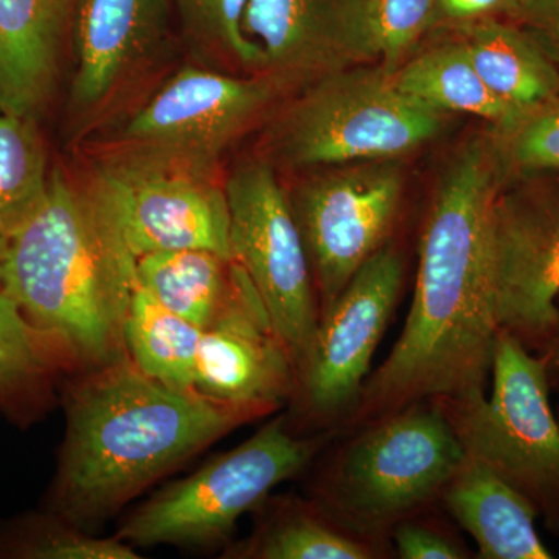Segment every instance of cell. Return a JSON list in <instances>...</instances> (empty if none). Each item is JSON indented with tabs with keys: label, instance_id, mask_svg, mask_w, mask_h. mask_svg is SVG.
<instances>
[{
	"label": "cell",
	"instance_id": "cell-8",
	"mask_svg": "<svg viewBox=\"0 0 559 559\" xmlns=\"http://www.w3.org/2000/svg\"><path fill=\"white\" fill-rule=\"evenodd\" d=\"M406 263L395 241L382 248L349 280L320 316L286 414L290 428L314 432L345 429L370 377L371 359L399 305Z\"/></svg>",
	"mask_w": 559,
	"mask_h": 559
},
{
	"label": "cell",
	"instance_id": "cell-16",
	"mask_svg": "<svg viewBox=\"0 0 559 559\" xmlns=\"http://www.w3.org/2000/svg\"><path fill=\"white\" fill-rule=\"evenodd\" d=\"M241 28L285 90L378 62L369 0H248Z\"/></svg>",
	"mask_w": 559,
	"mask_h": 559
},
{
	"label": "cell",
	"instance_id": "cell-5",
	"mask_svg": "<svg viewBox=\"0 0 559 559\" xmlns=\"http://www.w3.org/2000/svg\"><path fill=\"white\" fill-rule=\"evenodd\" d=\"M299 91L267 131L264 160L272 167L401 159L443 128V114L400 91L380 62L330 73Z\"/></svg>",
	"mask_w": 559,
	"mask_h": 559
},
{
	"label": "cell",
	"instance_id": "cell-20",
	"mask_svg": "<svg viewBox=\"0 0 559 559\" xmlns=\"http://www.w3.org/2000/svg\"><path fill=\"white\" fill-rule=\"evenodd\" d=\"M393 80L400 91L430 109L487 120L495 134L513 130L530 114L489 90L459 36L412 55L393 72Z\"/></svg>",
	"mask_w": 559,
	"mask_h": 559
},
{
	"label": "cell",
	"instance_id": "cell-14",
	"mask_svg": "<svg viewBox=\"0 0 559 559\" xmlns=\"http://www.w3.org/2000/svg\"><path fill=\"white\" fill-rule=\"evenodd\" d=\"M171 9V0H76L72 130L90 134L159 60L170 40Z\"/></svg>",
	"mask_w": 559,
	"mask_h": 559
},
{
	"label": "cell",
	"instance_id": "cell-23",
	"mask_svg": "<svg viewBox=\"0 0 559 559\" xmlns=\"http://www.w3.org/2000/svg\"><path fill=\"white\" fill-rule=\"evenodd\" d=\"M202 330L135 285L124 325V347L135 367L170 388L193 390Z\"/></svg>",
	"mask_w": 559,
	"mask_h": 559
},
{
	"label": "cell",
	"instance_id": "cell-6",
	"mask_svg": "<svg viewBox=\"0 0 559 559\" xmlns=\"http://www.w3.org/2000/svg\"><path fill=\"white\" fill-rule=\"evenodd\" d=\"M334 436L299 433L280 415L240 447L146 500L116 536L132 547L218 546L242 514L259 510L272 489L304 473Z\"/></svg>",
	"mask_w": 559,
	"mask_h": 559
},
{
	"label": "cell",
	"instance_id": "cell-15",
	"mask_svg": "<svg viewBox=\"0 0 559 559\" xmlns=\"http://www.w3.org/2000/svg\"><path fill=\"white\" fill-rule=\"evenodd\" d=\"M297 369L272 325L259 290L234 261V290L218 318L202 330L194 392L219 403L274 414L290 403Z\"/></svg>",
	"mask_w": 559,
	"mask_h": 559
},
{
	"label": "cell",
	"instance_id": "cell-7",
	"mask_svg": "<svg viewBox=\"0 0 559 559\" xmlns=\"http://www.w3.org/2000/svg\"><path fill=\"white\" fill-rule=\"evenodd\" d=\"M491 393L439 400L460 447L532 503L559 535V419L550 403L544 355L499 330Z\"/></svg>",
	"mask_w": 559,
	"mask_h": 559
},
{
	"label": "cell",
	"instance_id": "cell-9",
	"mask_svg": "<svg viewBox=\"0 0 559 559\" xmlns=\"http://www.w3.org/2000/svg\"><path fill=\"white\" fill-rule=\"evenodd\" d=\"M231 261L259 290L296 369L310 352L320 320L318 290L288 193L270 162L238 165L224 180Z\"/></svg>",
	"mask_w": 559,
	"mask_h": 559
},
{
	"label": "cell",
	"instance_id": "cell-31",
	"mask_svg": "<svg viewBox=\"0 0 559 559\" xmlns=\"http://www.w3.org/2000/svg\"><path fill=\"white\" fill-rule=\"evenodd\" d=\"M509 20L538 40L559 68V0H522Z\"/></svg>",
	"mask_w": 559,
	"mask_h": 559
},
{
	"label": "cell",
	"instance_id": "cell-28",
	"mask_svg": "<svg viewBox=\"0 0 559 559\" xmlns=\"http://www.w3.org/2000/svg\"><path fill=\"white\" fill-rule=\"evenodd\" d=\"M503 183L559 175V103L530 112L503 134H492Z\"/></svg>",
	"mask_w": 559,
	"mask_h": 559
},
{
	"label": "cell",
	"instance_id": "cell-17",
	"mask_svg": "<svg viewBox=\"0 0 559 559\" xmlns=\"http://www.w3.org/2000/svg\"><path fill=\"white\" fill-rule=\"evenodd\" d=\"M76 0H0V114L38 119L60 81Z\"/></svg>",
	"mask_w": 559,
	"mask_h": 559
},
{
	"label": "cell",
	"instance_id": "cell-18",
	"mask_svg": "<svg viewBox=\"0 0 559 559\" xmlns=\"http://www.w3.org/2000/svg\"><path fill=\"white\" fill-rule=\"evenodd\" d=\"M439 506L476 540L480 559H550L532 503L484 463L465 455Z\"/></svg>",
	"mask_w": 559,
	"mask_h": 559
},
{
	"label": "cell",
	"instance_id": "cell-4",
	"mask_svg": "<svg viewBox=\"0 0 559 559\" xmlns=\"http://www.w3.org/2000/svg\"><path fill=\"white\" fill-rule=\"evenodd\" d=\"M348 432L320 471L312 502L342 527L392 549V528L439 506L465 452L439 400L412 404Z\"/></svg>",
	"mask_w": 559,
	"mask_h": 559
},
{
	"label": "cell",
	"instance_id": "cell-29",
	"mask_svg": "<svg viewBox=\"0 0 559 559\" xmlns=\"http://www.w3.org/2000/svg\"><path fill=\"white\" fill-rule=\"evenodd\" d=\"M369 17L378 62L393 73L439 28V2L369 0Z\"/></svg>",
	"mask_w": 559,
	"mask_h": 559
},
{
	"label": "cell",
	"instance_id": "cell-24",
	"mask_svg": "<svg viewBox=\"0 0 559 559\" xmlns=\"http://www.w3.org/2000/svg\"><path fill=\"white\" fill-rule=\"evenodd\" d=\"M61 364L60 349L22 314L0 288V411L25 421L46 403Z\"/></svg>",
	"mask_w": 559,
	"mask_h": 559
},
{
	"label": "cell",
	"instance_id": "cell-13",
	"mask_svg": "<svg viewBox=\"0 0 559 559\" xmlns=\"http://www.w3.org/2000/svg\"><path fill=\"white\" fill-rule=\"evenodd\" d=\"M499 330L546 349L559 329V179L502 183L492 209Z\"/></svg>",
	"mask_w": 559,
	"mask_h": 559
},
{
	"label": "cell",
	"instance_id": "cell-32",
	"mask_svg": "<svg viewBox=\"0 0 559 559\" xmlns=\"http://www.w3.org/2000/svg\"><path fill=\"white\" fill-rule=\"evenodd\" d=\"M439 28L463 27L487 17H510L522 0H437Z\"/></svg>",
	"mask_w": 559,
	"mask_h": 559
},
{
	"label": "cell",
	"instance_id": "cell-26",
	"mask_svg": "<svg viewBox=\"0 0 559 559\" xmlns=\"http://www.w3.org/2000/svg\"><path fill=\"white\" fill-rule=\"evenodd\" d=\"M183 43L201 66H237L248 73L261 72V53L245 33L241 22L248 0H171Z\"/></svg>",
	"mask_w": 559,
	"mask_h": 559
},
{
	"label": "cell",
	"instance_id": "cell-22",
	"mask_svg": "<svg viewBox=\"0 0 559 559\" xmlns=\"http://www.w3.org/2000/svg\"><path fill=\"white\" fill-rule=\"evenodd\" d=\"M135 285L204 330L230 299L234 261L200 249L148 253L135 260Z\"/></svg>",
	"mask_w": 559,
	"mask_h": 559
},
{
	"label": "cell",
	"instance_id": "cell-21",
	"mask_svg": "<svg viewBox=\"0 0 559 559\" xmlns=\"http://www.w3.org/2000/svg\"><path fill=\"white\" fill-rule=\"evenodd\" d=\"M252 538L234 557L249 559H380L390 547L342 527L314 502L271 496Z\"/></svg>",
	"mask_w": 559,
	"mask_h": 559
},
{
	"label": "cell",
	"instance_id": "cell-3",
	"mask_svg": "<svg viewBox=\"0 0 559 559\" xmlns=\"http://www.w3.org/2000/svg\"><path fill=\"white\" fill-rule=\"evenodd\" d=\"M134 286L135 257L103 180L55 168L46 202L0 260V288L66 364L92 370L127 355Z\"/></svg>",
	"mask_w": 559,
	"mask_h": 559
},
{
	"label": "cell",
	"instance_id": "cell-33",
	"mask_svg": "<svg viewBox=\"0 0 559 559\" xmlns=\"http://www.w3.org/2000/svg\"><path fill=\"white\" fill-rule=\"evenodd\" d=\"M547 364V374H549L550 388L559 392V329L551 340L549 347L543 352Z\"/></svg>",
	"mask_w": 559,
	"mask_h": 559
},
{
	"label": "cell",
	"instance_id": "cell-27",
	"mask_svg": "<svg viewBox=\"0 0 559 559\" xmlns=\"http://www.w3.org/2000/svg\"><path fill=\"white\" fill-rule=\"evenodd\" d=\"M0 557L22 559H138L117 536L97 538L57 514L24 518L0 532Z\"/></svg>",
	"mask_w": 559,
	"mask_h": 559
},
{
	"label": "cell",
	"instance_id": "cell-12",
	"mask_svg": "<svg viewBox=\"0 0 559 559\" xmlns=\"http://www.w3.org/2000/svg\"><path fill=\"white\" fill-rule=\"evenodd\" d=\"M285 91L267 73L240 76L187 66L121 121L112 150L216 167L221 154Z\"/></svg>",
	"mask_w": 559,
	"mask_h": 559
},
{
	"label": "cell",
	"instance_id": "cell-1",
	"mask_svg": "<svg viewBox=\"0 0 559 559\" xmlns=\"http://www.w3.org/2000/svg\"><path fill=\"white\" fill-rule=\"evenodd\" d=\"M502 183L492 135L448 162L419 237L403 333L367 378L347 432L421 401L485 395L499 333L492 209Z\"/></svg>",
	"mask_w": 559,
	"mask_h": 559
},
{
	"label": "cell",
	"instance_id": "cell-19",
	"mask_svg": "<svg viewBox=\"0 0 559 559\" xmlns=\"http://www.w3.org/2000/svg\"><path fill=\"white\" fill-rule=\"evenodd\" d=\"M454 32L481 80L502 100L525 112L559 103V68L520 24L487 17Z\"/></svg>",
	"mask_w": 559,
	"mask_h": 559
},
{
	"label": "cell",
	"instance_id": "cell-25",
	"mask_svg": "<svg viewBox=\"0 0 559 559\" xmlns=\"http://www.w3.org/2000/svg\"><path fill=\"white\" fill-rule=\"evenodd\" d=\"M49 182L36 119L0 114V260L43 207Z\"/></svg>",
	"mask_w": 559,
	"mask_h": 559
},
{
	"label": "cell",
	"instance_id": "cell-2",
	"mask_svg": "<svg viewBox=\"0 0 559 559\" xmlns=\"http://www.w3.org/2000/svg\"><path fill=\"white\" fill-rule=\"evenodd\" d=\"M66 436L50 511L84 527L108 520L151 485L259 412L162 384L130 356L87 370L66 393Z\"/></svg>",
	"mask_w": 559,
	"mask_h": 559
},
{
	"label": "cell",
	"instance_id": "cell-10",
	"mask_svg": "<svg viewBox=\"0 0 559 559\" xmlns=\"http://www.w3.org/2000/svg\"><path fill=\"white\" fill-rule=\"evenodd\" d=\"M400 159L326 167L288 193L312 277L320 316L382 248L393 242L404 197Z\"/></svg>",
	"mask_w": 559,
	"mask_h": 559
},
{
	"label": "cell",
	"instance_id": "cell-34",
	"mask_svg": "<svg viewBox=\"0 0 559 559\" xmlns=\"http://www.w3.org/2000/svg\"><path fill=\"white\" fill-rule=\"evenodd\" d=\"M557 415H558V419H559V409H558V412H557Z\"/></svg>",
	"mask_w": 559,
	"mask_h": 559
},
{
	"label": "cell",
	"instance_id": "cell-11",
	"mask_svg": "<svg viewBox=\"0 0 559 559\" xmlns=\"http://www.w3.org/2000/svg\"><path fill=\"white\" fill-rule=\"evenodd\" d=\"M135 260L200 249L231 260L226 186L212 165L110 150L94 168Z\"/></svg>",
	"mask_w": 559,
	"mask_h": 559
},
{
	"label": "cell",
	"instance_id": "cell-30",
	"mask_svg": "<svg viewBox=\"0 0 559 559\" xmlns=\"http://www.w3.org/2000/svg\"><path fill=\"white\" fill-rule=\"evenodd\" d=\"M433 509V507H432ZM432 509L419 511L400 521L390 532V546L401 559L471 558L466 544L443 521L433 518Z\"/></svg>",
	"mask_w": 559,
	"mask_h": 559
}]
</instances>
